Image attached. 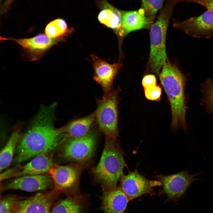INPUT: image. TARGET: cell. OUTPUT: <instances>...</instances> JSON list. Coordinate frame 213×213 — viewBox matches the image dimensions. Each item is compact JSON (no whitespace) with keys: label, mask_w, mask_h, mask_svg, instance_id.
I'll use <instances>...</instances> for the list:
<instances>
[{"label":"cell","mask_w":213,"mask_h":213,"mask_svg":"<svg viewBox=\"0 0 213 213\" xmlns=\"http://www.w3.org/2000/svg\"><path fill=\"white\" fill-rule=\"evenodd\" d=\"M55 103L41 107L27 131L19 139L13 160L15 165L38 155L51 152L64 140L60 128L54 126Z\"/></svg>","instance_id":"1"},{"label":"cell","mask_w":213,"mask_h":213,"mask_svg":"<svg viewBox=\"0 0 213 213\" xmlns=\"http://www.w3.org/2000/svg\"><path fill=\"white\" fill-rule=\"evenodd\" d=\"M159 77L170 102L172 127L174 130L182 128L185 131L187 107L185 89L186 78L178 67L167 59L162 65Z\"/></svg>","instance_id":"2"},{"label":"cell","mask_w":213,"mask_h":213,"mask_svg":"<svg viewBox=\"0 0 213 213\" xmlns=\"http://www.w3.org/2000/svg\"><path fill=\"white\" fill-rule=\"evenodd\" d=\"M126 166L123 154L117 140L105 139L103 150L97 165L92 169V175L101 185L103 192L114 189L123 175Z\"/></svg>","instance_id":"3"},{"label":"cell","mask_w":213,"mask_h":213,"mask_svg":"<svg viewBox=\"0 0 213 213\" xmlns=\"http://www.w3.org/2000/svg\"><path fill=\"white\" fill-rule=\"evenodd\" d=\"M177 4L176 0H167L150 30V51L149 63L151 71L157 74L167 59L165 47L166 33L174 7Z\"/></svg>","instance_id":"4"},{"label":"cell","mask_w":213,"mask_h":213,"mask_svg":"<svg viewBox=\"0 0 213 213\" xmlns=\"http://www.w3.org/2000/svg\"><path fill=\"white\" fill-rule=\"evenodd\" d=\"M91 160L74 162L66 165L54 164L47 174L51 178L54 189L67 196L81 193L79 183L81 174L91 164Z\"/></svg>","instance_id":"5"},{"label":"cell","mask_w":213,"mask_h":213,"mask_svg":"<svg viewBox=\"0 0 213 213\" xmlns=\"http://www.w3.org/2000/svg\"><path fill=\"white\" fill-rule=\"evenodd\" d=\"M118 90H111L98 100L95 120L106 139L117 141L118 135L117 102Z\"/></svg>","instance_id":"6"},{"label":"cell","mask_w":213,"mask_h":213,"mask_svg":"<svg viewBox=\"0 0 213 213\" xmlns=\"http://www.w3.org/2000/svg\"><path fill=\"white\" fill-rule=\"evenodd\" d=\"M98 135L92 130L84 136L66 140L62 143V157L72 162L91 160L96 149Z\"/></svg>","instance_id":"7"},{"label":"cell","mask_w":213,"mask_h":213,"mask_svg":"<svg viewBox=\"0 0 213 213\" xmlns=\"http://www.w3.org/2000/svg\"><path fill=\"white\" fill-rule=\"evenodd\" d=\"M200 173L191 174L188 171L183 170L168 175L156 176L155 178L163 186L158 195L165 194L167 196V200L177 201L185 193L191 183L200 180L196 176Z\"/></svg>","instance_id":"8"},{"label":"cell","mask_w":213,"mask_h":213,"mask_svg":"<svg viewBox=\"0 0 213 213\" xmlns=\"http://www.w3.org/2000/svg\"><path fill=\"white\" fill-rule=\"evenodd\" d=\"M120 179L119 187L130 201L144 194L154 195L155 193L153 187L162 185L160 182L150 180L137 170L123 174Z\"/></svg>","instance_id":"9"},{"label":"cell","mask_w":213,"mask_h":213,"mask_svg":"<svg viewBox=\"0 0 213 213\" xmlns=\"http://www.w3.org/2000/svg\"><path fill=\"white\" fill-rule=\"evenodd\" d=\"M60 194L54 189L40 191L32 196L21 199L14 213H51L53 204Z\"/></svg>","instance_id":"10"},{"label":"cell","mask_w":213,"mask_h":213,"mask_svg":"<svg viewBox=\"0 0 213 213\" xmlns=\"http://www.w3.org/2000/svg\"><path fill=\"white\" fill-rule=\"evenodd\" d=\"M173 25L191 36L209 38L213 36V10H207L201 15L178 22Z\"/></svg>","instance_id":"11"},{"label":"cell","mask_w":213,"mask_h":213,"mask_svg":"<svg viewBox=\"0 0 213 213\" xmlns=\"http://www.w3.org/2000/svg\"><path fill=\"white\" fill-rule=\"evenodd\" d=\"M4 191L18 190L32 192L50 190L54 188L53 180L48 174L26 175L14 178L1 187Z\"/></svg>","instance_id":"12"},{"label":"cell","mask_w":213,"mask_h":213,"mask_svg":"<svg viewBox=\"0 0 213 213\" xmlns=\"http://www.w3.org/2000/svg\"><path fill=\"white\" fill-rule=\"evenodd\" d=\"M64 37L51 38L41 33L30 38L16 39L0 37L1 40H12L22 47L29 54L33 60L39 59L53 46L64 40Z\"/></svg>","instance_id":"13"},{"label":"cell","mask_w":213,"mask_h":213,"mask_svg":"<svg viewBox=\"0 0 213 213\" xmlns=\"http://www.w3.org/2000/svg\"><path fill=\"white\" fill-rule=\"evenodd\" d=\"M94 71V80L101 87L104 93L111 90L113 80L122 66L120 62L110 64L98 57L92 55Z\"/></svg>","instance_id":"14"},{"label":"cell","mask_w":213,"mask_h":213,"mask_svg":"<svg viewBox=\"0 0 213 213\" xmlns=\"http://www.w3.org/2000/svg\"><path fill=\"white\" fill-rule=\"evenodd\" d=\"M54 164L53 155L50 152L41 154L23 166L20 164L13 178L47 174Z\"/></svg>","instance_id":"15"},{"label":"cell","mask_w":213,"mask_h":213,"mask_svg":"<svg viewBox=\"0 0 213 213\" xmlns=\"http://www.w3.org/2000/svg\"><path fill=\"white\" fill-rule=\"evenodd\" d=\"M100 9L98 19L99 22L112 29L120 36H124L122 21L123 11L114 7L106 0H95Z\"/></svg>","instance_id":"16"},{"label":"cell","mask_w":213,"mask_h":213,"mask_svg":"<svg viewBox=\"0 0 213 213\" xmlns=\"http://www.w3.org/2000/svg\"><path fill=\"white\" fill-rule=\"evenodd\" d=\"M103 193L101 209L104 213H124L130 200L120 187Z\"/></svg>","instance_id":"17"},{"label":"cell","mask_w":213,"mask_h":213,"mask_svg":"<svg viewBox=\"0 0 213 213\" xmlns=\"http://www.w3.org/2000/svg\"><path fill=\"white\" fill-rule=\"evenodd\" d=\"M153 20L146 15L141 8L135 10L123 11L122 25L124 35L131 31L148 27Z\"/></svg>","instance_id":"18"},{"label":"cell","mask_w":213,"mask_h":213,"mask_svg":"<svg viewBox=\"0 0 213 213\" xmlns=\"http://www.w3.org/2000/svg\"><path fill=\"white\" fill-rule=\"evenodd\" d=\"M87 203V197L81 193L67 196L55 203L51 213H86Z\"/></svg>","instance_id":"19"},{"label":"cell","mask_w":213,"mask_h":213,"mask_svg":"<svg viewBox=\"0 0 213 213\" xmlns=\"http://www.w3.org/2000/svg\"><path fill=\"white\" fill-rule=\"evenodd\" d=\"M95 120V112L87 116L72 121L60 128L61 132L64 134L65 141L86 135L90 130Z\"/></svg>","instance_id":"20"},{"label":"cell","mask_w":213,"mask_h":213,"mask_svg":"<svg viewBox=\"0 0 213 213\" xmlns=\"http://www.w3.org/2000/svg\"><path fill=\"white\" fill-rule=\"evenodd\" d=\"M23 123L19 121L14 126L11 135L0 154V172L7 168L11 163L14 153L21 135Z\"/></svg>","instance_id":"21"},{"label":"cell","mask_w":213,"mask_h":213,"mask_svg":"<svg viewBox=\"0 0 213 213\" xmlns=\"http://www.w3.org/2000/svg\"><path fill=\"white\" fill-rule=\"evenodd\" d=\"M68 30L65 21L62 19L58 18L51 21L47 25L45 33L49 37L56 39L62 37Z\"/></svg>","instance_id":"22"},{"label":"cell","mask_w":213,"mask_h":213,"mask_svg":"<svg viewBox=\"0 0 213 213\" xmlns=\"http://www.w3.org/2000/svg\"><path fill=\"white\" fill-rule=\"evenodd\" d=\"M202 101L208 111L213 115V79H208L201 86Z\"/></svg>","instance_id":"23"},{"label":"cell","mask_w":213,"mask_h":213,"mask_svg":"<svg viewBox=\"0 0 213 213\" xmlns=\"http://www.w3.org/2000/svg\"><path fill=\"white\" fill-rule=\"evenodd\" d=\"M20 198L14 195L2 196L0 201V213H14Z\"/></svg>","instance_id":"24"},{"label":"cell","mask_w":213,"mask_h":213,"mask_svg":"<svg viewBox=\"0 0 213 213\" xmlns=\"http://www.w3.org/2000/svg\"><path fill=\"white\" fill-rule=\"evenodd\" d=\"M164 0H141V8L146 15L153 20L158 11L162 8Z\"/></svg>","instance_id":"25"},{"label":"cell","mask_w":213,"mask_h":213,"mask_svg":"<svg viewBox=\"0 0 213 213\" xmlns=\"http://www.w3.org/2000/svg\"><path fill=\"white\" fill-rule=\"evenodd\" d=\"M145 96L149 100L156 101L160 98L162 90L159 86L157 85L144 88Z\"/></svg>","instance_id":"26"},{"label":"cell","mask_w":213,"mask_h":213,"mask_svg":"<svg viewBox=\"0 0 213 213\" xmlns=\"http://www.w3.org/2000/svg\"><path fill=\"white\" fill-rule=\"evenodd\" d=\"M179 3L181 2H191L203 6L207 10H213V0H178Z\"/></svg>","instance_id":"27"},{"label":"cell","mask_w":213,"mask_h":213,"mask_svg":"<svg viewBox=\"0 0 213 213\" xmlns=\"http://www.w3.org/2000/svg\"><path fill=\"white\" fill-rule=\"evenodd\" d=\"M142 85L143 88L157 85L155 76L152 74L145 76L142 80Z\"/></svg>","instance_id":"28"}]
</instances>
